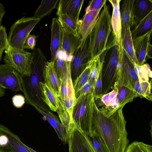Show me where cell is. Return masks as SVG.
Returning <instances> with one entry per match:
<instances>
[{
	"label": "cell",
	"mask_w": 152,
	"mask_h": 152,
	"mask_svg": "<svg viewBox=\"0 0 152 152\" xmlns=\"http://www.w3.org/2000/svg\"><path fill=\"white\" fill-rule=\"evenodd\" d=\"M92 62V59L85 70L73 82L75 94L88 81L91 70Z\"/></svg>",
	"instance_id": "1f68e13d"
},
{
	"label": "cell",
	"mask_w": 152,
	"mask_h": 152,
	"mask_svg": "<svg viewBox=\"0 0 152 152\" xmlns=\"http://www.w3.org/2000/svg\"><path fill=\"white\" fill-rule=\"evenodd\" d=\"M71 62L65 68L62 81L59 98L62 100L66 99L70 95L75 94L70 73Z\"/></svg>",
	"instance_id": "cb8c5ba5"
},
{
	"label": "cell",
	"mask_w": 152,
	"mask_h": 152,
	"mask_svg": "<svg viewBox=\"0 0 152 152\" xmlns=\"http://www.w3.org/2000/svg\"><path fill=\"white\" fill-rule=\"evenodd\" d=\"M40 20L33 17H23L16 21L10 28L7 37L10 46L15 49L24 50L27 37Z\"/></svg>",
	"instance_id": "52a82bcc"
},
{
	"label": "cell",
	"mask_w": 152,
	"mask_h": 152,
	"mask_svg": "<svg viewBox=\"0 0 152 152\" xmlns=\"http://www.w3.org/2000/svg\"><path fill=\"white\" fill-rule=\"evenodd\" d=\"M123 107L109 110L103 107L98 108L95 100L93 103L91 133L99 134L109 152H124L128 145Z\"/></svg>",
	"instance_id": "6da1fadb"
},
{
	"label": "cell",
	"mask_w": 152,
	"mask_h": 152,
	"mask_svg": "<svg viewBox=\"0 0 152 152\" xmlns=\"http://www.w3.org/2000/svg\"><path fill=\"white\" fill-rule=\"evenodd\" d=\"M12 101L13 105L15 107L20 108L25 103V98L21 94H16L12 97Z\"/></svg>",
	"instance_id": "74e56055"
},
{
	"label": "cell",
	"mask_w": 152,
	"mask_h": 152,
	"mask_svg": "<svg viewBox=\"0 0 152 152\" xmlns=\"http://www.w3.org/2000/svg\"><path fill=\"white\" fill-rule=\"evenodd\" d=\"M93 94H84L76 99L73 110L75 127L86 134L91 133Z\"/></svg>",
	"instance_id": "277c9868"
},
{
	"label": "cell",
	"mask_w": 152,
	"mask_h": 152,
	"mask_svg": "<svg viewBox=\"0 0 152 152\" xmlns=\"http://www.w3.org/2000/svg\"><path fill=\"white\" fill-rule=\"evenodd\" d=\"M138 80L134 63L121 45L119 46V61L114 86L126 87L136 92L135 85Z\"/></svg>",
	"instance_id": "8992f818"
},
{
	"label": "cell",
	"mask_w": 152,
	"mask_h": 152,
	"mask_svg": "<svg viewBox=\"0 0 152 152\" xmlns=\"http://www.w3.org/2000/svg\"><path fill=\"white\" fill-rule=\"evenodd\" d=\"M85 134L95 152H109L103 141L98 134L95 132L89 134Z\"/></svg>",
	"instance_id": "4dcf8cb0"
},
{
	"label": "cell",
	"mask_w": 152,
	"mask_h": 152,
	"mask_svg": "<svg viewBox=\"0 0 152 152\" xmlns=\"http://www.w3.org/2000/svg\"><path fill=\"white\" fill-rule=\"evenodd\" d=\"M111 19L109 7L105 4L89 35L90 47L92 58L110 48L117 41L112 30Z\"/></svg>",
	"instance_id": "3957f363"
},
{
	"label": "cell",
	"mask_w": 152,
	"mask_h": 152,
	"mask_svg": "<svg viewBox=\"0 0 152 152\" xmlns=\"http://www.w3.org/2000/svg\"><path fill=\"white\" fill-rule=\"evenodd\" d=\"M0 152H2L0 150Z\"/></svg>",
	"instance_id": "ee69618b"
},
{
	"label": "cell",
	"mask_w": 152,
	"mask_h": 152,
	"mask_svg": "<svg viewBox=\"0 0 152 152\" xmlns=\"http://www.w3.org/2000/svg\"><path fill=\"white\" fill-rule=\"evenodd\" d=\"M80 132L82 142L86 152H95L85 134L81 131Z\"/></svg>",
	"instance_id": "ab89813d"
},
{
	"label": "cell",
	"mask_w": 152,
	"mask_h": 152,
	"mask_svg": "<svg viewBox=\"0 0 152 152\" xmlns=\"http://www.w3.org/2000/svg\"><path fill=\"white\" fill-rule=\"evenodd\" d=\"M51 30V61H54L56 58L58 53L61 50V26L56 18L52 19Z\"/></svg>",
	"instance_id": "2e32d148"
},
{
	"label": "cell",
	"mask_w": 152,
	"mask_h": 152,
	"mask_svg": "<svg viewBox=\"0 0 152 152\" xmlns=\"http://www.w3.org/2000/svg\"><path fill=\"white\" fill-rule=\"evenodd\" d=\"M135 89L139 96L145 98L150 101H152L151 85L149 81H140L138 80L135 84Z\"/></svg>",
	"instance_id": "d6a6232c"
},
{
	"label": "cell",
	"mask_w": 152,
	"mask_h": 152,
	"mask_svg": "<svg viewBox=\"0 0 152 152\" xmlns=\"http://www.w3.org/2000/svg\"><path fill=\"white\" fill-rule=\"evenodd\" d=\"M152 31L151 30L133 40L134 53L139 65H143L147 59L152 58Z\"/></svg>",
	"instance_id": "7c38bea8"
},
{
	"label": "cell",
	"mask_w": 152,
	"mask_h": 152,
	"mask_svg": "<svg viewBox=\"0 0 152 152\" xmlns=\"http://www.w3.org/2000/svg\"><path fill=\"white\" fill-rule=\"evenodd\" d=\"M100 10L86 12L82 18L79 20L78 33L82 39L81 43L90 34L95 26Z\"/></svg>",
	"instance_id": "5bb4252c"
},
{
	"label": "cell",
	"mask_w": 152,
	"mask_h": 152,
	"mask_svg": "<svg viewBox=\"0 0 152 152\" xmlns=\"http://www.w3.org/2000/svg\"><path fill=\"white\" fill-rule=\"evenodd\" d=\"M115 87L118 89L117 97L119 108L124 107L126 104L133 101L134 99L139 96L137 92L128 88L124 86Z\"/></svg>",
	"instance_id": "83f0119b"
},
{
	"label": "cell",
	"mask_w": 152,
	"mask_h": 152,
	"mask_svg": "<svg viewBox=\"0 0 152 152\" xmlns=\"http://www.w3.org/2000/svg\"><path fill=\"white\" fill-rule=\"evenodd\" d=\"M61 25V50L71 60L75 51L81 44L82 39L80 36H76L64 26Z\"/></svg>",
	"instance_id": "4fadbf2b"
},
{
	"label": "cell",
	"mask_w": 152,
	"mask_h": 152,
	"mask_svg": "<svg viewBox=\"0 0 152 152\" xmlns=\"http://www.w3.org/2000/svg\"><path fill=\"white\" fill-rule=\"evenodd\" d=\"M111 4L113 11L111 17V24L113 32L119 46L121 42V20L120 12L121 0H109Z\"/></svg>",
	"instance_id": "ffe728a7"
},
{
	"label": "cell",
	"mask_w": 152,
	"mask_h": 152,
	"mask_svg": "<svg viewBox=\"0 0 152 152\" xmlns=\"http://www.w3.org/2000/svg\"><path fill=\"white\" fill-rule=\"evenodd\" d=\"M21 75L12 67L5 64L0 65V87L14 92L22 91Z\"/></svg>",
	"instance_id": "8fae6325"
},
{
	"label": "cell",
	"mask_w": 152,
	"mask_h": 152,
	"mask_svg": "<svg viewBox=\"0 0 152 152\" xmlns=\"http://www.w3.org/2000/svg\"><path fill=\"white\" fill-rule=\"evenodd\" d=\"M59 0H42L35 12L33 17L35 19L41 20L50 14L53 10L58 5Z\"/></svg>",
	"instance_id": "4316f807"
},
{
	"label": "cell",
	"mask_w": 152,
	"mask_h": 152,
	"mask_svg": "<svg viewBox=\"0 0 152 152\" xmlns=\"http://www.w3.org/2000/svg\"><path fill=\"white\" fill-rule=\"evenodd\" d=\"M133 0H124L122 3L120 12L121 20V40L127 28H130L134 23L132 11Z\"/></svg>",
	"instance_id": "d6986e66"
},
{
	"label": "cell",
	"mask_w": 152,
	"mask_h": 152,
	"mask_svg": "<svg viewBox=\"0 0 152 152\" xmlns=\"http://www.w3.org/2000/svg\"><path fill=\"white\" fill-rule=\"evenodd\" d=\"M6 13V10L4 6L0 2V26H1L2 20Z\"/></svg>",
	"instance_id": "60d3db41"
},
{
	"label": "cell",
	"mask_w": 152,
	"mask_h": 152,
	"mask_svg": "<svg viewBox=\"0 0 152 152\" xmlns=\"http://www.w3.org/2000/svg\"><path fill=\"white\" fill-rule=\"evenodd\" d=\"M152 11V0H133L132 11L134 19L133 25L144 18Z\"/></svg>",
	"instance_id": "44dd1931"
},
{
	"label": "cell",
	"mask_w": 152,
	"mask_h": 152,
	"mask_svg": "<svg viewBox=\"0 0 152 152\" xmlns=\"http://www.w3.org/2000/svg\"><path fill=\"white\" fill-rule=\"evenodd\" d=\"M84 0H60L57 5V16L66 15L79 20Z\"/></svg>",
	"instance_id": "9a60e30c"
},
{
	"label": "cell",
	"mask_w": 152,
	"mask_h": 152,
	"mask_svg": "<svg viewBox=\"0 0 152 152\" xmlns=\"http://www.w3.org/2000/svg\"><path fill=\"white\" fill-rule=\"evenodd\" d=\"M70 64L72 83L85 70L92 59L89 45V35L75 51Z\"/></svg>",
	"instance_id": "9c48e42d"
},
{
	"label": "cell",
	"mask_w": 152,
	"mask_h": 152,
	"mask_svg": "<svg viewBox=\"0 0 152 152\" xmlns=\"http://www.w3.org/2000/svg\"><path fill=\"white\" fill-rule=\"evenodd\" d=\"M9 45L5 28L1 25L0 26V61L1 59L3 51L6 50Z\"/></svg>",
	"instance_id": "e575fe53"
},
{
	"label": "cell",
	"mask_w": 152,
	"mask_h": 152,
	"mask_svg": "<svg viewBox=\"0 0 152 152\" xmlns=\"http://www.w3.org/2000/svg\"><path fill=\"white\" fill-rule=\"evenodd\" d=\"M106 0H93L90 1L88 6L85 10L86 12L91 10H100L106 4Z\"/></svg>",
	"instance_id": "d590c367"
},
{
	"label": "cell",
	"mask_w": 152,
	"mask_h": 152,
	"mask_svg": "<svg viewBox=\"0 0 152 152\" xmlns=\"http://www.w3.org/2000/svg\"><path fill=\"white\" fill-rule=\"evenodd\" d=\"M5 91L4 89L0 87V97H2L5 95Z\"/></svg>",
	"instance_id": "b9f144b4"
},
{
	"label": "cell",
	"mask_w": 152,
	"mask_h": 152,
	"mask_svg": "<svg viewBox=\"0 0 152 152\" xmlns=\"http://www.w3.org/2000/svg\"><path fill=\"white\" fill-rule=\"evenodd\" d=\"M69 152H86L83 143L80 132L75 127L69 137Z\"/></svg>",
	"instance_id": "484cf974"
},
{
	"label": "cell",
	"mask_w": 152,
	"mask_h": 152,
	"mask_svg": "<svg viewBox=\"0 0 152 152\" xmlns=\"http://www.w3.org/2000/svg\"><path fill=\"white\" fill-rule=\"evenodd\" d=\"M40 86L43 101L51 110L56 112L58 107V101L56 93L44 82H40Z\"/></svg>",
	"instance_id": "7402d4cb"
},
{
	"label": "cell",
	"mask_w": 152,
	"mask_h": 152,
	"mask_svg": "<svg viewBox=\"0 0 152 152\" xmlns=\"http://www.w3.org/2000/svg\"><path fill=\"white\" fill-rule=\"evenodd\" d=\"M44 82L51 87L59 97L61 82L55 69L53 62L47 61L43 70Z\"/></svg>",
	"instance_id": "e0dca14e"
},
{
	"label": "cell",
	"mask_w": 152,
	"mask_h": 152,
	"mask_svg": "<svg viewBox=\"0 0 152 152\" xmlns=\"http://www.w3.org/2000/svg\"><path fill=\"white\" fill-rule=\"evenodd\" d=\"M121 46L134 64L138 65L134 48L130 27H129L121 40Z\"/></svg>",
	"instance_id": "f1b7e54d"
},
{
	"label": "cell",
	"mask_w": 152,
	"mask_h": 152,
	"mask_svg": "<svg viewBox=\"0 0 152 152\" xmlns=\"http://www.w3.org/2000/svg\"><path fill=\"white\" fill-rule=\"evenodd\" d=\"M92 93L93 91L89 83L87 82L75 94L76 99H77L83 95L86 94Z\"/></svg>",
	"instance_id": "f35d334b"
},
{
	"label": "cell",
	"mask_w": 152,
	"mask_h": 152,
	"mask_svg": "<svg viewBox=\"0 0 152 152\" xmlns=\"http://www.w3.org/2000/svg\"><path fill=\"white\" fill-rule=\"evenodd\" d=\"M19 137L0 124V150L2 152H31Z\"/></svg>",
	"instance_id": "30bf717a"
},
{
	"label": "cell",
	"mask_w": 152,
	"mask_h": 152,
	"mask_svg": "<svg viewBox=\"0 0 152 152\" xmlns=\"http://www.w3.org/2000/svg\"><path fill=\"white\" fill-rule=\"evenodd\" d=\"M58 16V20L61 24L77 36H80L78 33L79 20L66 15H61Z\"/></svg>",
	"instance_id": "f546056e"
},
{
	"label": "cell",
	"mask_w": 152,
	"mask_h": 152,
	"mask_svg": "<svg viewBox=\"0 0 152 152\" xmlns=\"http://www.w3.org/2000/svg\"><path fill=\"white\" fill-rule=\"evenodd\" d=\"M117 88L114 86L111 91L104 95L102 97L97 100L100 101H99V105H102L110 110H117L119 108L117 97Z\"/></svg>",
	"instance_id": "d4e9b609"
},
{
	"label": "cell",
	"mask_w": 152,
	"mask_h": 152,
	"mask_svg": "<svg viewBox=\"0 0 152 152\" xmlns=\"http://www.w3.org/2000/svg\"><path fill=\"white\" fill-rule=\"evenodd\" d=\"M124 152H152V146L134 141L128 145Z\"/></svg>",
	"instance_id": "836d02e7"
},
{
	"label": "cell",
	"mask_w": 152,
	"mask_h": 152,
	"mask_svg": "<svg viewBox=\"0 0 152 152\" xmlns=\"http://www.w3.org/2000/svg\"><path fill=\"white\" fill-rule=\"evenodd\" d=\"M4 61L21 76H29L31 72L33 53L12 48L9 45L5 50Z\"/></svg>",
	"instance_id": "ba28073f"
},
{
	"label": "cell",
	"mask_w": 152,
	"mask_h": 152,
	"mask_svg": "<svg viewBox=\"0 0 152 152\" xmlns=\"http://www.w3.org/2000/svg\"><path fill=\"white\" fill-rule=\"evenodd\" d=\"M33 50L31 74L29 76H21L22 91L27 104L43 110H48L43 101L40 86V82H44L43 70L48 61L39 48H35Z\"/></svg>",
	"instance_id": "7a4b0ae2"
},
{
	"label": "cell",
	"mask_w": 152,
	"mask_h": 152,
	"mask_svg": "<svg viewBox=\"0 0 152 152\" xmlns=\"http://www.w3.org/2000/svg\"><path fill=\"white\" fill-rule=\"evenodd\" d=\"M152 30V11L130 28L132 40Z\"/></svg>",
	"instance_id": "603a6c76"
},
{
	"label": "cell",
	"mask_w": 152,
	"mask_h": 152,
	"mask_svg": "<svg viewBox=\"0 0 152 152\" xmlns=\"http://www.w3.org/2000/svg\"><path fill=\"white\" fill-rule=\"evenodd\" d=\"M119 46L116 41L107 50L102 70V92L103 95L113 89L115 81L119 58Z\"/></svg>",
	"instance_id": "5b68a950"
},
{
	"label": "cell",
	"mask_w": 152,
	"mask_h": 152,
	"mask_svg": "<svg viewBox=\"0 0 152 152\" xmlns=\"http://www.w3.org/2000/svg\"><path fill=\"white\" fill-rule=\"evenodd\" d=\"M30 150V151L31 152H37V151H35V150H34L32 148H31L30 147H27Z\"/></svg>",
	"instance_id": "7bdbcfd3"
},
{
	"label": "cell",
	"mask_w": 152,
	"mask_h": 152,
	"mask_svg": "<svg viewBox=\"0 0 152 152\" xmlns=\"http://www.w3.org/2000/svg\"><path fill=\"white\" fill-rule=\"evenodd\" d=\"M38 35L34 34H29L27 37L25 42L24 49H31L33 50L35 48L37 41V39Z\"/></svg>",
	"instance_id": "8d00e7d4"
},
{
	"label": "cell",
	"mask_w": 152,
	"mask_h": 152,
	"mask_svg": "<svg viewBox=\"0 0 152 152\" xmlns=\"http://www.w3.org/2000/svg\"><path fill=\"white\" fill-rule=\"evenodd\" d=\"M35 107L54 129L59 139L63 142H68L69 138L66 131L58 117L48 110H44L37 107Z\"/></svg>",
	"instance_id": "ac0fdd59"
}]
</instances>
